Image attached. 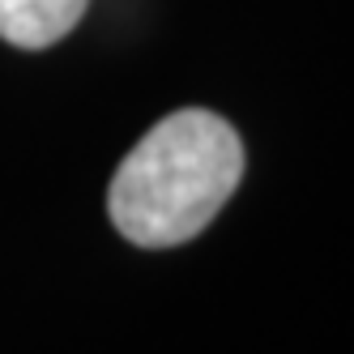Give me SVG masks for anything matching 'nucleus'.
<instances>
[{
    "mask_svg": "<svg viewBox=\"0 0 354 354\" xmlns=\"http://www.w3.org/2000/svg\"><path fill=\"white\" fill-rule=\"evenodd\" d=\"M243 180V141L222 115L184 107L162 115L111 175L107 209L137 248L196 239Z\"/></svg>",
    "mask_w": 354,
    "mask_h": 354,
    "instance_id": "1",
    "label": "nucleus"
},
{
    "mask_svg": "<svg viewBox=\"0 0 354 354\" xmlns=\"http://www.w3.org/2000/svg\"><path fill=\"white\" fill-rule=\"evenodd\" d=\"M90 0H0V39L13 47H39L60 43L82 21Z\"/></svg>",
    "mask_w": 354,
    "mask_h": 354,
    "instance_id": "2",
    "label": "nucleus"
}]
</instances>
